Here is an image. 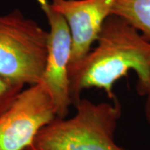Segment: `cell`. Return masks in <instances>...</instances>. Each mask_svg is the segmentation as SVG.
Masks as SVG:
<instances>
[{
	"label": "cell",
	"instance_id": "1",
	"mask_svg": "<svg viewBox=\"0 0 150 150\" xmlns=\"http://www.w3.org/2000/svg\"><path fill=\"white\" fill-rule=\"evenodd\" d=\"M96 47L69 69L72 104L82 92L96 88L116 99L113 87L131 71L138 78L137 90L144 95L150 85V42L123 18L111 14L105 21Z\"/></svg>",
	"mask_w": 150,
	"mask_h": 150
},
{
	"label": "cell",
	"instance_id": "2",
	"mask_svg": "<svg viewBox=\"0 0 150 150\" xmlns=\"http://www.w3.org/2000/svg\"><path fill=\"white\" fill-rule=\"evenodd\" d=\"M71 118H57L37 135L39 150H125L117 144L115 131L121 107L112 103H93L81 98Z\"/></svg>",
	"mask_w": 150,
	"mask_h": 150
},
{
	"label": "cell",
	"instance_id": "3",
	"mask_svg": "<svg viewBox=\"0 0 150 150\" xmlns=\"http://www.w3.org/2000/svg\"><path fill=\"white\" fill-rule=\"evenodd\" d=\"M48 32L19 10L0 15V76L22 85L40 82Z\"/></svg>",
	"mask_w": 150,
	"mask_h": 150
},
{
	"label": "cell",
	"instance_id": "4",
	"mask_svg": "<svg viewBox=\"0 0 150 150\" xmlns=\"http://www.w3.org/2000/svg\"><path fill=\"white\" fill-rule=\"evenodd\" d=\"M58 118L57 109L42 81L23 88L0 116V150H24L38 133Z\"/></svg>",
	"mask_w": 150,
	"mask_h": 150
},
{
	"label": "cell",
	"instance_id": "5",
	"mask_svg": "<svg viewBox=\"0 0 150 150\" xmlns=\"http://www.w3.org/2000/svg\"><path fill=\"white\" fill-rule=\"evenodd\" d=\"M48 23V53L41 80L47 87L57 109L58 118H66L70 105L69 64L72 38L68 23L49 0H37Z\"/></svg>",
	"mask_w": 150,
	"mask_h": 150
},
{
	"label": "cell",
	"instance_id": "6",
	"mask_svg": "<svg viewBox=\"0 0 150 150\" xmlns=\"http://www.w3.org/2000/svg\"><path fill=\"white\" fill-rule=\"evenodd\" d=\"M116 0H51L68 23L72 38L69 69L89 53Z\"/></svg>",
	"mask_w": 150,
	"mask_h": 150
},
{
	"label": "cell",
	"instance_id": "7",
	"mask_svg": "<svg viewBox=\"0 0 150 150\" xmlns=\"http://www.w3.org/2000/svg\"><path fill=\"white\" fill-rule=\"evenodd\" d=\"M150 42V0H116L112 9Z\"/></svg>",
	"mask_w": 150,
	"mask_h": 150
},
{
	"label": "cell",
	"instance_id": "8",
	"mask_svg": "<svg viewBox=\"0 0 150 150\" xmlns=\"http://www.w3.org/2000/svg\"><path fill=\"white\" fill-rule=\"evenodd\" d=\"M24 86L11 82L0 76V116L10 107Z\"/></svg>",
	"mask_w": 150,
	"mask_h": 150
},
{
	"label": "cell",
	"instance_id": "9",
	"mask_svg": "<svg viewBox=\"0 0 150 150\" xmlns=\"http://www.w3.org/2000/svg\"><path fill=\"white\" fill-rule=\"evenodd\" d=\"M145 96V103H144V112L145 117L147 119V122L150 126V85L149 88L144 95Z\"/></svg>",
	"mask_w": 150,
	"mask_h": 150
},
{
	"label": "cell",
	"instance_id": "10",
	"mask_svg": "<svg viewBox=\"0 0 150 150\" xmlns=\"http://www.w3.org/2000/svg\"><path fill=\"white\" fill-rule=\"evenodd\" d=\"M24 150H39V149H38L37 148L34 146V144H33V146H30V147H28V148H27L26 149H24Z\"/></svg>",
	"mask_w": 150,
	"mask_h": 150
}]
</instances>
